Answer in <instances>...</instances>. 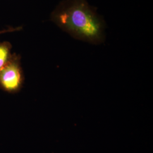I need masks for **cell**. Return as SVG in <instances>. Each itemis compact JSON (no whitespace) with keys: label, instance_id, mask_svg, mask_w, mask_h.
<instances>
[{"label":"cell","instance_id":"obj_1","mask_svg":"<svg viewBox=\"0 0 153 153\" xmlns=\"http://www.w3.org/2000/svg\"><path fill=\"white\" fill-rule=\"evenodd\" d=\"M51 20L78 40L95 45L105 38V23L87 0H63L51 15Z\"/></svg>","mask_w":153,"mask_h":153},{"label":"cell","instance_id":"obj_2","mask_svg":"<svg viewBox=\"0 0 153 153\" xmlns=\"http://www.w3.org/2000/svg\"><path fill=\"white\" fill-rule=\"evenodd\" d=\"M24 81L21 57L13 53L10 60L0 71V88L6 93L15 94L22 89Z\"/></svg>","mask_w":153,"mask_h":153},{"label":"cell","instance_id":"obj_3","mask_svg":"<svg viewBox=\"0 0 153 153\" xmlns=\"http://www.w3.org/2000/svg\"><path fill=\"white\" fill-rule=\"evenodd\" d=\"M12 45L9 42L4 41L0 43V71L10 60L12 56Z\"/></svg>","mask_w":153,"mask_h":153},{"label":"cell","instance_id":"obj_4","mask_svg":"<svg viewBox=\"0 0 153 153\" xmlns=\"http://www.w3.org/2000/svg\"><path fill=\"white\" fill-rule=\"evenodd\" d=\"M21 30H22L21 27H18L16 28H9L0 30V34L5 33H11V32H14V31H19Z\"/></svg>","mask_w":153,"mask_h":153}]
</instances>
